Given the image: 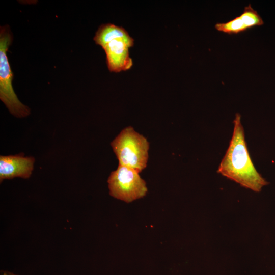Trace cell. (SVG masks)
<instances>
[{
  "label": "cell",
  "instance_id": "6da1fadb",
  "mask_svg": "<svg viewBox=\"0 0 275 275\" xmlns=\"http://www.w3.org/2000/svg\"><path fill=\"white\" fill-rule=\"evenodd\" d=\"M233 123L229 147L217 172L244 187L260 192L268 182L258 172L251 159L239 113L236 114Z\"/></svg>",
  "mask_w": 275,
  "mask_h": 275
},
{
  "label": "cell",
  "instance_id": "7a4b0ae2",
  "mask_svg": "<svg viewBox=\"0 0 275 275\" xmlns=\"http://www.w3.org/2000/svg\"><path fill=\"white\" fill-rule=\"evenodd\" d=\"M111 145L119 164L133 168L141 172L147 164L149 142L131 126L121 130Z\"/></svg>",
  "mask_w": 275,
  "mask_h": 275
},
{
  "label": "cell",
  "instance_id": "3957f363",
  "mask_svg": "<svg viewBox=\"0 0 275 275\" xmlns=\"http://www.w3.org/2000/svg\"><path fill=\"white\" fill-rule=\"evenodd\" d=\"M13 40L8 25L0 30V99L9 112L15 117L23 118L30 114V109L18 99L13 89V74L7 56Z\"/></svg>",
  "mask_w": 275,
  "mask_h": 275
},
{
  "label": "cell",
  "instance_id": "277c9868",
  "mask_svg": "<svg viewBox=\"0 0 275 275\" xmlns=\"http://www.w3.org/2000/svg\"><path fill=\"white\" fill-rule=\"evenodd\" d=\"M107 183L109 195L126 203L144 197L148 191L146 182L138 171L120 164L111 173Z\"/></svg>",
  "mask_w": 275,
  "mask_h": 275
},
{
  "label": "cell",
  "instance_id": "5b68a950",
  "mask_svg": "<svg viewBox=\"0 0 275 275\" xmlns=\"http://www.w3.org/2000/svg\"><path fill=\"white\" fill-rule=\"evenodd\" d=\"M35 158L23 153L0 156V181L15 177L30 178L34 169Z\"/></svg>",
  "mask_w": 275,
  "mask_h": 275
},
{
  "label": "cell",
  "instance_id": "8992f818",
  "mask_svg": "<svg viewBox=\"0 0 275 275\" xmlns=\"http://www.w3.org/2000/svg\"><path fill=\"white\" fill-rule=\"evenodd\" d=\"M132 46L126 41L115 39L103 48L106 54V63L110 72H119L130 69L133 61L129 56V48Z\"/></svg>",
  "mask_w": 275,
  "mask_h": 275
},
{
  "label": "cell",
  "instance_id": "52a82bcc",
  "mask_svg": "<svg viewBox=\"0 0 275 275\" xmlns=\"http://www.w3.org/2000/svg\"><path fill=\"white\" fill-rule=\"evenodd\" d=\"M263 24L261 17L250 4L244 7L240 16L226 22L217 23L215 28L218 31L231 35L238 34Z\"/></svg>",
  "mask_w": 275,
  "mask_h": 275
},
{
  "label": "cell",
  "instance_id": "ba28073f",
  "mask_svg": "<svg viewBox=\"0 0 275 275\" xmlns=\"http://www.w3.org/2000/svg\"><path fill=\"white\" fill-rule=\"evenodd\" d=\"M115 39L125 40L132 47L134 39L122 26L107 23L102 24L98 29L93 38L95 43L103 48L109 42Z\"/></svg>",
  "mask_w": 275,
  "mask_h": 275
},
{
  "label": "cell",
  "instance_id": "9c48e42d",
  "mask_svg": "<svg viewBox=\"0 0 275 275\" xmlns=\"http://www.w3.org/2000/svg\"><path fill=\"white\" fill-rule=\"evenodd\" d=\"M2 275H16L8 271H4Z\"/></svg>",
  "mask_w": 275,
  "mask_h": 275
}]
</instances>
